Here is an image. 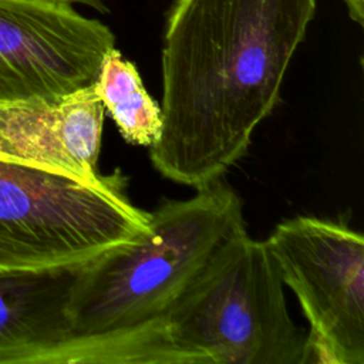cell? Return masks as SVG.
<instances>
[{
    "instance_id": "cell-1",
    "label": "cell",
    "mask_w": 364,
    "mask_h": 364,
    "mask_svg": "<svg viewBox=\"0 0 364 364\" xmlns=\"http://www.w3.org/2000/svg\"><path fill=\"white\" fill-rule=\"evenodd\" d=\"M316 0H175L162 41L164 128L149 159L195 189L249 151L280 102Z\"/></svg>"
},
{
    "instance_id": "cell-2",
    "label": "cell",
    "mask_w": 364,
    "mask_h": 364,
    "mask_svg": "<svg viewBox=\"0 0 364 364\" xmlns=\"http://www.w3.org/2000/svg\"><path fill=\"white\" fill-rule=\"evenodd\" d=\"M149 235L82 263L71 301L73 364H161L159 336L173 303L233 235L243 200L218 179L149 212Z\"/></svg>"
},
{
    "instance_id": "cell-3",
    "label": "cell",
    "mask_w": 364,
    "mask_h": 364,
    "mask_svg": "<svg viewBox=\"0 0 364 364\" xmlns=\"http://www.w3.org/2000/svg\"><path fill=\"white\" fill-rule=\"evenodd\" d=\"M283 287L266 242L233 235L166 314L161 364H309Z\"/></svg>"
},
{
    "instance_id": "cell-4",
    "label": "cell",
    "mask_w": 364,
    "mask_h": 364,
    "mask_svg": "<svg viewBox=\"0 0 364 364\" xmlns=\"http://www.w3.org/2000/svg\"><path fill=\"white\" fill-rule=\"evenodd\" d=\"M125 186L119 172L87 183L0 156V270L81 263L145 239L149 212Z\"/></svg>"
},
{
    "instance_id": "cell-5",
    "label": "cell",
    "mask_w": 364,
    "mask_h": 364,
    "mask_svg": "<svg viewBox=\"0 0 364 364\" xmlns=\"http://www.w3.org/2000/svg\"><path fill=\"white\" fill-rule=\"evenodd\" d=\"M266 246L309 321V363L364 364V237L343 222L294 216Z\"/></svg>"
},
{
    "instance_id": "cell-6",
    "label": "cell",
    "mask_w": 364,
    "mask_h": 364,
    "mask_svg": "<svg viewBox=\"0 0 364 364\" xmlns=\"http://www.w3.org/2000/svg\"><path fill=\"white\" fill-rule=\"evenodd\" d=\"M111 28L63 0H0V102L54 100L92 87Z\"/></svg>"
},
{
    "instance_id": "cell-7",
    "label": "cell",
    "mask_w": 364,
    "mask_h": 364,
    "mask_svg": "<svg viewBox=\"0 0 364 364\" xmlns=\"http://www.w3.org/2000/svg\"><path fill=\"white\" fill-rule=\"evenodd\" d=\"M104 119L94 85L54 100L0 102V156L98 182Z\"/></svg>"
},
{
    "instance_id": "cell-8",
    "label": "cell",
    "mask_w": 364,
    "mask_h": 364,
    "mask_svg": "<svg viewBox=\"0 0 364 364\" xmlns=\"http://www.w3.org/2000/svg\"><path fill=\"white\" fill-rule=\"evenodd\" d=\"M81 263L0 270V364H73Z\"/></svg>"
},
{
    "instance_id": "cell-9",
    "label": "cell",
    "mask_w": 364,
    "mask_h": 364,
    "mask_svg": "<svg viewBox=\"0 0 364 364\" xmlns=\"http://www.w3.org/2000/svg\"><path fill=\"white\" fill-rule=\"evenodd\" d=\"M94 88L128 144L151 148L159 139L164 128L161 104L145 90L135 64L115 47L105 54Z\"/></svg>"
},
{
    "instance_id": "cell-10",
    "label": "cell",
    "mask_w": 364,
    "mask_h": 364,
    "mask_svg": "<svg viewBox=\"0 0 364 364\" xmlns=\"http://www.w3.org/2000/svg\"><path fill=\"white\" fill-rule=\"evenodd\" d=\"M348 16L353 21L358 23L360 26H363L364 23V0H343Z\"/></svg>"
},
{
    "instance_id": "cell-11",
    "label": "cell",
    "mask_w": 364,
    "mask_h": 364,
    "mask_svg": "<svg viewBox=\"0 0 364 364\" xmlns=\"http://www.w3.org/2000/svg\"><path fill=\"white\" fill-rule=\"evenodd\" d=\"M63 1H67V3H71V4H84V6L95 9L97 11H101V13L108 11V9L102 3V0H63Z\"/></svg>"
}]
</instances>
